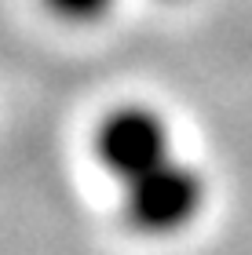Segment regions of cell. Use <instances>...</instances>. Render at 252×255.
I'll use <instances>...</instances> for the list:
<instances>
[{"label":"cell","instance_id":"2","mask_svg":"<svg viewBox=\"0 0 252 255\" xmlns=\"http://www.w3.org/2000/svg\"><path fill=\"white\" fill-rule=\"evenodd\" d=\"M205 208H209V179L190 157H176L150 179L121 190V215L143 237L187 234L205 215Z\"/></svg>","mask_w":252,"mask_h":255},{"label":"cell","instance_id":"3","mask_svg":"<svg viewBox=\"0 0 252 255\" xmlns=\"http://www.w3.org/2000/svg\"><path fill=\"white\" fill-rule=\"evenodd\" d=\"M51 15H59L70 26H91V22H102L113 11L117 0H44Z\"/></svg>","mask_w":252,"mask_h":255},{"label":"cell","instance_id":"1","mask_svg":"<svg viewBox=\"0 0 252 255\" xmlns=\"http://www.w3.org/2000/svg\"><path fill=\"white\" fill-rule=\"evenodd\" d=\"M91 153H95L99 168L113 179V186L124 190L132 182L168 168L176 157H183V149L161 110L128 102V106L110 110L95 124Z\"/></svg>","mask_w":252,"mask_h":255}]
</instances>
